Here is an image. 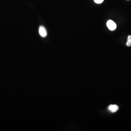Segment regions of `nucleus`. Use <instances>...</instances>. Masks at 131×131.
Wrapping results in <instances>:
<instances>
[{"label":"nucleus","instance_id":"nucleus-1","mask_svg":"<svg viewBox=\"0 0 131 131\" xmlns=\"http://www.w3.org/2000/svg\"><path fill=\"white\" fill-rule=\"evenodd\" d=\"M107 25L109 29L111 31H114L116 28V23L113 20H110L107 22Z\"/></svg>","mask_w":131,"mask_h":131},{"label":"nucleus","instance_id":"nucleus-5","mask_svg":"<svg viewBox=\"0 0 131 131\" xmlns=\"http://www.w3.org/2000/svg\"><path fill=\"white\" fill-rule=\"evenodd\" d=\"M94 2L97 4H101L104 1V0H94Z\"/></svg>","mask_w":131,"mask_h":131},{"label":"nucleus","instance_id":"nucleus-3","mask_svg":"<svg viewBox=\"0 0 131 131\" xmlns=\"http://www.w3.org/2000/svg\"><path fill=\"white\" fill-rule=\"evenodd\" d=\"M108 109L111 113H115L119 109V107L116 105H111L108 107Z\"/></svg>","mask_w":131,"mask_h":131},{"label":"nucleus","instance_id":"nucleus-2","mask_svg":"<svg viewBox=\"0 0 131 131\" xmlns=\"http://www.w3.org/2000/svg\"><path fill=\"white\" fill-rule=\"evenodd\" d=\"M39 31V34L42 37L45 38L47 35V31L46 30L45 28V27L42 25L40 26Z\"/></svg>","mask_w":131,"mask_h":131},{"label":"nucleus","instance_id":"nucleus-6","mask_svg":"<svg viewBox=\"0 0 131 131\" xmlns=\"http://www.w3.org/2000/svg\"></svg>","mask_w":131,"mask_h":131},{"label":"nucleus","instance_id":"nucleus-4","mask_svg":"<svg viewBox=\"0 0 131 131\" xmlns=\"http://www.w3.org/2000/svg\"><path fill=\"white\" fill-rule=\"evenodd\" d=\"M126 45L127 46H131V36L129 35L127 38V42L126 43Z\"/></svg>","mask_w":131,"mask_h":131}]
</instances>
